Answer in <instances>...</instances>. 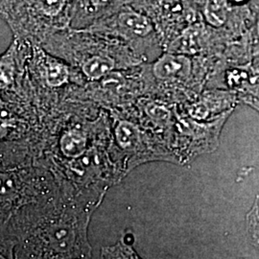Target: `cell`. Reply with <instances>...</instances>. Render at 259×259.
Listing matches in <instances>:
<instances>
[{"mask_svg": "<svg viewBox=\"0 0 259 259\" xmlns=\"http://www.w3.org/2000/svg\"><path fill=\"white\" fill-rule=\"evenodd\" d=\"M31 48L30 42L14 37L9 48L0 55V93L22 88Z\"/></svg>", "mask_w": 259, "mask_h": 259, "instance_id": "277c9868", "label": "cell"}, {"mask_svg": "<svg viewBox=\"0 0 259 259\" xmlns=\"http://www.w3.org/2000/svg\"><path fill=\"white\" fill-rule=\"evenodd\" d=\"M133 5L148 16L159 41L166 47L186 28L202 20L201 0H135Z\"/></svg>", "mask_w": 259, "mask_h": 259, "instance_id": "7a4b0ae2", "label": "cell"}, {"mask_svg": "<svg viewBox=\"0 0 259 259\" xmlns=\"http://www.w3.org/2000/svg\"><path fill=\"white\" fill-rule=\"evenodd\" d=\"M116 139L123 148H135L140 139L139 131L132 123L123 121L116 128Z\"/></svg>", "mask_w": 259, "mask_h": 259, "instance_id": "9c48e42d", "label": "cell"}, {"mask_svg": "<svg viewBox=\"0 0 259 259\" xmlns=\"http://www.w3.org/2000/svg\"><path fill=\"white\" fill-rule=\"evenodd\" d=\"M190 114L197 119H203L208 114V110L204 104L200 103V104H196L191 107Z\"/></svg>", "mask_w": 259, "mask_h": 259, "instance_id": "30bf717a", "label": "cell"}, {"mask_svg": "<svg viewBox=\"0 0 259 259\" xmlns=\"http://www.w3.org/2000/svg\"><path fill=\"white\" fill-rule=\"evenodd\" d=\"M153 74L161 81H182L188 79L193 63L188 55L167 52L153 65Z\"/></svg>", "mask_w": 259, "mask_h": 259, "instance_id": "8992f818", "label": "cell"}, {"mask_svg": "<svg viewBox=\"0 0 259 259\" xmlns=\"http://www.w3.org/2000/svg\"><path fill=\"white\" fill-rule=\"evenodd\" d=\"M87 29L119 41L140 44L159 40L148 16L133 4L122 7Z\"/></svg>", "mask_w": 259, "mask_h": 259, "instance_id": "3957f363", "label": "cell"}, {"mask_svg": "<svg viewBox=\"0 0 259 259\" xmlns=\"http://www.w3.org/2000/svg\"><path fill=\"white\" fill-rule=\"evenodd\" d=\"M135 0H74L70 27L87 29Z\"/></svg>", "mask_w": 259, "mask_h": 259, "instance_id": "5b68a950", "label": "cell"}, {"mask_svg": "<svg viewBox=\"0 0 259 259\" xmlns=\"http://www.w3.org/2000/svg\"><path fill=\"white\" fill-rule=\"evenodd\" d=\"M13 121L8 117L0 114V139H4L8 136L10 130L13 128Z\"/></svg>", "mask_w": 259, "mask_h": 259, "instance_id": "8fae6325", "label": "cell"}, {"mask_svg": "<svg viewBox=\"0 0 259 259\" xmlns=\"http://www.w3.org/2000/svg\"><path fill=\"white\" fill-rule=\"evenodd\" d=\"M85 147L87 139L77 132H68L61 139V149L65 157H79L84 153Z\"/></svg>", "mask_w": 259, "mask_h": 259, "instance_id": "ba28073f", "label": "cell"}, {"mask_svg": "<svg viewBox=\"0 0 259 259\" xmlns=\"http://www.w3.org/2000/svg\"><path fill=\"white\" fill-rule=\"evenodd\" d=\"M74 0H0V18L14 37L41 46L70 27Z\"/></svg>", "mask_w": 259, "mask_h": 259, "instance_id": "6da1fadb", "label": "cell"}, {"mask_svg": "<svg viewBox=\"0 0 259 259\" xmlns=\"http://www.w3.org/2000/svg\"><path fill=\"white\" fill-rule=\"evenodd\" d=\"M22 187L20 176L14 172H0V206L12 205L13 201H17Z\"/></svg>", "mask_w": 259, "mask_h": 259, "instance_id": "52a82bcc", "label": "cell"}]
</instances>
